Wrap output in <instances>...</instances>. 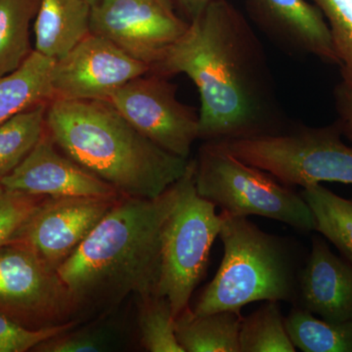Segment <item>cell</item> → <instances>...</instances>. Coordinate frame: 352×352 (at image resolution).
I'll return each mask as SVG.
<instances>
[{
    "label": "cell",
    "mask_w": 352,
    "mask_h": 352,
    "mask_svg": "<svg viewBox=\"0 0 352 352\" xmlns=\"http://www.w3.org/2000/svg\"><path fill=\"white\" fill-rule=\"evenodd\" d=\"M150 72L184 74L200 94L199 139L221 142L267 135L289 126L267 58L247 19L214 0L189 23Z\"/></svg>",
    "instance_id": "obj_1"
},
{
    "label": "cell",
    "mask_w": 352,
    "mask_h": 352,
    "mask_svg": "<svg viewBox=\"0 0 352 352\" xmlns=\"http://www.w3.org/2000/svg\"><path fill=\"white\" fill-rule=\"evenodd\" d=\"M182 177L155 199L120 197L58 268L80 311L116 307L131 294H157L164 228L179 200Z\"/></svg>",
    "instance_id": "obj_2"
},
{
    "label": "cell",
    "mask_w": 352,
    "mask_h": 352,
    "mask_svg": "<svg viewBox=\"0 0 352 352\" xmlns=\"http://www.w3.org/2000/svg\"><path fill=\"white\" fill-rule=\"evenodd\" d=\"M45 129L64 154L122 196L157 198L188 166L189 159L155 144L106 100L51 101Z\"/></svg>",
    "instance_id": "obj_3"
},
{
    "label": "cell",
    "mask_w": 352,
    "mask_h": 352,
    "mask_svg": "<svg viewBox=\"0 0 352 352\" xmlns=\"http://www.w3.org/2000/svg\"><path fill=\"white\" fill-rule=\"evenodd\" d=\"M220 214L223 258L191 308L193 314L241 312L250 303L270 300L296 305L302 266L291 242L264 232L248 217Z\"/></svg>",
    "instance_id": "obj_4"
},
{
    "label": "cell",
    "mask_w": 352,
    "mask_h": 352,
    "mask_svg": "<svg viewBox=\"0 0 352 352\" xmlns=\"http://www.w3.org/2000/svg\"><path fill=\"white\" fill-rule=\"evenodd\" d=\"M195 185L199 195L234 217L258 215L300 232L315 231L314 215L300 193L217 143L201 146L195 160Z\"/></svg>",
    "instance_id": "obj_5"
},
{
    "label": "cell",
    "mask_w": 352,
    "mask_h": 352,
    "mask_svg": "<svg viewBox=\"0 0 352 352\" xmlns=\"http://www.w3.org/2000/svg\"><path fill=\"white\" fill-rule=\"evenodd\" d=\"M337 122L292 124L283 131L217 143L241 161L270 173L288 186L339 182L352 185V146Z\"/></svg>",
    "instance_id": "obj_6"
},
{
    "label": "cell",
    "mask_w": 352,
    "mask_h": 352,
    "mask_svg": "<svg viewBox=\"0 0 352 352\" xmlns=\"http://www.w3.org/2000/svg\"><path fill=\"white\" fill-rule=\"evenodd\" d=\"M182 180L179 200L164 228L157 289V295L168 298L175 318L189 307L194 291L207 274L222 222L217 206L197 192L195 160H189Z\"/></svg>",
    "instance_id": "obj_7"
},
{
    "label": "cell",
    "mask_w": 352,
    "mask_h": 352,
    "mask_svg": "<svg viewBox=\"0 0 352 352\" xmlns=\"http://www.w3.org/2000/svg\"><path fill=\"white\" fill-rule=\"evenodd\" d=\"M80 312L56 270L19 242L0 245V314L41 330L76 320Z\"/></svg>",
    "instance_id": "obj_8"
},
{
    "label": "cell",
    "mask_w": 352,
    "mask_h": 352,
    "mask_svg": "<svg viewBox=\"0 0 352 352\" xmlns=\"http://www.w3.org/2000/svg\"><path fill=\"white\" fill-rule=\"evenodd\" d=\"M166 76L149 73L113 92L108 102L155 144L189 159L199 139V113L176 97V85Z\"/></svg>",
    "instance_id": "obj_9"
},
{
    "label": "cell",
    "mask_w": 352,
    "mask_h": 352,
    "mask_svg": "<svg viewBox=\"0 0 352 352\" xmlns=\"http://www.w3.org/2000/svg\"><path fill=\"white\" fill-rule=\"evenodd\" d=\"M188 27L170 0H100L91 6V34L112 41L150 69Z\"/></svg>",
    "instance_id": "obj_10"
},
{
    "label": "cell",
    "mask_w": 352,
    "mask_h": 352,
    "mask_svg": "<svg viewBox=\"0 0 352 352\" xmlns=\"http://www.w3.org/2000/svg\"><path fill=\"white\" fill-rule=\"evenodd\" d=\"M120 197H44L12 241L57 271Z\"/></svg>",
    "instance_id": "obj_11"
},
{
    "label": "cell",
    "mask_w": 352,
    "mask_h": 352,
    "mask_svg": "<svg viewBox=\"0 0 352 352\" xmlns=\"http://www.w3.org/2000/svg\"><path fill=\"white\" fill-rule=\"evenodd\" d=\"M150 69L109 39L90 34L55 61L51 74L53 100H107L118 88Z\"/></svg>",
    "instance_id": "obj_12"
},
{
    "label": "cell",
    "mask_w": 352,
    "mask_h": 352,
    "mask_svg": "<svg viewBox=\"0 0 352 352\" xmlns=\"http://www.w3.org/2000/svg\"><path fill=\"white\" fill-rule=\"evenodd\" d=\"M250 19L292 56H314L339 65L327 21L307 0H245Z\"/></svg>",
    "instance_id": "obj_13"
},
{
    "label": "cell",
    "mask_w": 352,
    "mask_h": 352,
    "mask_svg": "<svg viewBox=\"0 0 352 352\" xmlns=\"http://www.w3.org/2000/svg\"><path fill=\"white\" fill-rule=\"evenodd\" d=\"M0 185L45 197L122 196L107 182L64 154L46 129L24 161Z\"/></svg>",
    "instance_id": "obj_14"
},
{
    "label": "cell",
    "mask_w": 352,
    "mask_h": 352,
    "mask_svg": "<svg viewBox=\"0 0 352 352\" xmlns=\"http://www.w3.org/2000/svg\"><path fill=\"white\" fill-rule=\"evenodd\" d=\"M298 307L330 322H352V264L315 235L298 279Z\"/></svg>",
    "instance_id": "obj_15"
},
{
    "label": "cell",
    "mask_w": 352,
    "mask_h": 352,
    "mask_svg": "<svg viewBox=\"0 0 352 352\" xmlns=\"http://www.w3.org/2000/svg\"><path fill=\"white\" fill-rule=\"evenodd\" d=\"M91 4L85 0H41L34 22V48L58 61L91 34Z\"/></svg>",
    "instance_id": "obj_16"
},
{
    "label": "cell",
    "mask_w": 352,
    "mask_h": 352,
    "mask_svg": "<svg viewBox=\"0 0 352 352\" xmlns=\"http://www.w3.org/2000/svg\"><path fill=\"white\" fill-rule=\"evenodd\" d=\"M54 63L34 50L19 68L0 76V124L27 109L53 101Z\"/></svg>",
    "instance_id": "obj_17"
},
{
    "label": "cell",
    "mask_w": 352,
    "mask_h": 352,
    "mask_svg": "<svg viewBox=\"0 0 352 352\" xmlns=\"http://www.w3.org/2000/svg\"><path fill=\"white\" fill-rule=\"evenodd\" d=\"M241 312L195 315L187 307L175 318V333L184 352H240Z\"/></svg>",
    "instance_id": "obj_18"
},
{
    "label": "cell",
    "mask_w": 352,
    "mask_h": 352,
    "mask_svg": "<svg viewBox=\"0 0 352 352\" xmlns=\"http://www.w3.org/2000/svg\"><path fill=\"white\" fill-rule=\"evenodd\" d=\"M300 195L314 215L315 231L352 264V198L337 195L321 184L305 187Z\"/></svg>",
    "instance_id": "obj_19"
},
{
    "label": "cell",
    "mask_w": 352,
    "mask_h": 352,
    "mask_svg": "<svg viewBox=\"0 0 352 352\" xmlns=\"http://www.w3.org/2000/svg\"><path fill=\"white\" fill-rule=\"evenodd\" d=\"M41 0H0V76L19 68L32 54L31 25Z\"/></svg>",
    "instance_id": "obj_20"
},
{
    "label": "cell",
    "mask_w": 352,
    "mask_h": 352,
    "mask_svg": "<svg viewBox=\"0 0 352 352\" xmlns=\"http://www.w3.org/2000/svg\"><path fill=\"white\" fill-rule=\"evenodd\" d=\"M296 349L303 352H352V322H330L296 305L285 317Z\"/></svg>",
    "instance_id": "obj_21"
},
{
    "label": "cell",
    "mask_w": 352,
    "mask_h": 352,
    "mask_svg": "<svg viewBox=\"0 0 352 352\" xmlns=\"http://www.w3.org/2000/svg\"><path fill=\"white\" fill-rule=\"evenodd\" d=\"M48 104H41L0 124V183L32 151L45 129Z\"/></svg>",
    "instance_id": "obj_22"
},
{
    "label": "cell",
    "mask_w": 352,
    "mask_h": 352,
    "mask_svg": "<svg viewBox=\"0 0 352 352\" xmlns=\"http://www.w3.org/2000/svg\"><path fill=\"white\" fill-rule=\"evenodd\" d=\"M240 352H295L279 302H265L249 316L243 317Z\"/></svg>",
    "instance_id": "obj_23"
},
{
    "label": "cell",
    "mask_w": 352,
    "mask_h": 352,
    "mask_svg": "<svg viewBox=\"0 0 352 352\" xmlns=\"http://www.w3.org/2000/svg\"><path fill=\"white\" fill-rule=\"evenodd\" d=\"M140 342L149 352H184L175 333V317L168 298L152 294L138 298Z\"/></svg>",
    "instance_id": "obj_24"
},
{
    "label": "cell",
    "mask_w": 352,
    "mask_h": 352,
    "mask_svg": "<svg viewBox=\"0 0 352 352\" xmlns=\"http://www.w3.org/2000/svg\"><path fill=\"white\" fill-rule=\"evenodd\" d=\"M327 21L342 80L352 88V0H310Z\"/></svg>",
    "instance_id": "obj_25"
},
{
    "label": "cell",
    "mask_w": 352,
    "mask_h": 352,
    "mask_svg": "<svg viewBox=\"0 0 352 352\" xmlns=\"http://www.w3.org/2000/svg\"><path fill=\"white\" fill-rule=\"evenodd\" d=\"M44 197L14 191L0 185V245L15 238Z\"/></svg>",
    "instance_id": "obj_26"
},
{
    "label": "cell",
    "mask_w": 352,
    "mask_h": 352,
    "mask_svg": "<svg viewBox=\"0 0 352 352\" xmlns=\"http://www.w3.org/2000/svg\"><path fill=\"white\" fill-rule=\"evenodd\" d=\"M78 324L76 319L56 327L32 330L0 314V352L32 351L41 342L73 330Z\"/></svg>",
    "instance_id": "obj_27"
},
{
    "label": "cell",
    "mask_w": 352,
    "mask_h": 352,
    "mask_svg": "<svg viewBox=\"0 0 352 352\" xmlns=\"http://www.w3.org/2000/svg\"><path fill=\"white\" fill-rule=\"evenodd\" d=\"M75 329L55 336L32 349L34 352H97L104 351L107 340L102 332Z\"/></svg>",
    "instance_id": "obj_28"
},
{
    "label": "cell",
    "mask_w": 352,
    "mask_h": 352,
    "mask_svg": "<svg viewBox=\"0 0 352 352\" xmlns=\"http://www.w3.org/2000/svg\"><path fill=\"white\" fill-rule=\"evenodd\" d=\"M333 103H335L337 120L342 136L352 143V88L340 80L333 88Z\"/></svg>",
    "instance_id": "obj_29"
},
{
    "label": "cell",
    "mask_w": 352,
    "mask_h": 352,
    "mask_svg": "<svg viewBox=\"0 0 352 352\" xmlns=\"http://www.w3.org/2000/svg\"><path fill=\"white\" fill-rule=\"evenodd\" d=\"M170 1L183 19L190 23L201 15L214 0H170Z\"/></svg>",
    "instance_id": "obj_30"
},
{
    "label": "cell",
    "mask_w": 352,
    "mask_h": 352,
    "mask_svg": "<svg viewBox=\"0 0 352 352\" xmlns=\"http://www.w3.org/2000/svg\"><path fill=\"white\" fill-rule=\"evenodd\" d=\"M85 1L88 2L89 4H94L96 3V2L100 1V0H85Z\"/></svg>",
    "instance_id": "obj_31"
}]
</instances>
